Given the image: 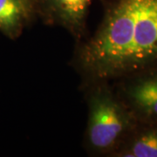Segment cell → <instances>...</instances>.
<instances>
[{"label":"cell","mask_w":157,"mask_h":157,"mask_svg":"<svg viewBox=\"0 0 157 157\" xmlns=\"http://www.w3.org/2000/svg\"><path fill=\"white\" fill-rule=\"evenodd\" d=\"M74 64L85 83L157 68V0H115Z\"/></svg>","instance_id":"1"},{"label":"cell","mask_w":157,"mask_h":157,"mask_svg":"<svg viewBox=\"0 0 157 157\" xmlns=\"http://www.w3.org/2000/svg\"><path fill=\"white\" fill-rule=\"evenodd\" d=\"M85 86L88 107L86 148L93 155L112 157L138 121L110 81H92Z\"/></svg>","instance_id":"2"},{"label":"cell","mask_w":157,"mask_h":157,"mask_svg":"<svg viewBox=\"0 0 157 157\" xmlns=\"http://www.w3.org/2000/svg\"><path fill=\"white\" fill-rule=\"evenodd\" d=\"M113 81L115 93L138 122H157V68Z\"/></svg>","instance_id":"3"},{"label":"cell","mask_w":157,"mask_h":157,"mask_svg":"<svg viewBox=\"0 0 157 157\" xmlns=\"http://www.w3.org/2000/svg\"><path fill=\"white\" fill-rule=\"evenodd\" d=\"M92 0H45L43 21L67 30L77 40L84 37L86 16Z\"/></svg>","instance_id":"4"},{"label":"cell","mask_w":157,"mask_h":157,"mask_svg":"<svg viewBox=\"0 0 157 157\" xmlns=\"http://www.w3.org/2000/svg\"><path fill=\"white\" fill-rule=\"evenodd\" d=\"M112 157H157V122H137Z\"/></svg>","instance_id":"5"},{"label":"cell","mask_w":157,"mask_h":157,"mask_svg":"<svg viewBox=\"0 0 157 157\" xmlns=\"http://www.w3.org/2000/svg\"><path fill=\"white\" fill-rule=\"evenodd\" d=\"M31 14V0H0V32L9 39H17L30 22Z\"/></svg>","instance_id":"6"}]
</instances>
